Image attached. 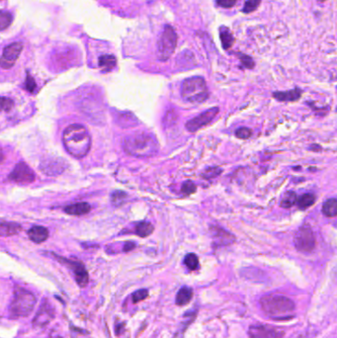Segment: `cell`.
I'll return each instance as SVG.
<instances>
[{"mask_svg": "<svg viewBox=\"0 0 337 338\" xmlns=\"http://www.w3.org/2000/svg\"><path fill=\"white\" fill-rule=\"evenodd\" d=\"M63 142L67 151L75 158H83L91 148L90 134L80 124H72L65 130Z\"/></svg>", "mask_w": 337, "mask_h": 338, "instance_id": "cell-1", "label": "cell"}, {"mask_svg": "<svg viewBox=\"0 0 337 338\" xmlns=\"http://www.w3.org/2000/svg\"><path fill=\"white\" fill-rule=\"evenodd\" d=\"M124 149L128 154L135 157H150L158 152V142L152 135L139 133L125 138Z\"/></svg>", "mask_w": 337, "mask_h": 338, "instance_id": "cell-2", "label": "cell"}, {"mask_svg": "<svg viewBox=\"0 0 337 338\" xmlns=\"http://www.w3.org/2000/svg\"><path fill=\"white\" fill-rule=\"evenodd\" d=\"M262 310L274 319H288L295 310L294 302L282 295H267L261 298Z\"/></svg>", "mask_w": 337, "mask_h": 338, "instance_id": "cell-3", "label": "cell"}, {"mask_svg": "<svg viewBox=\"0 0 337 338\" xmlns=\"http://www.w3.org/2000/svg\"><path fill=\"white\" fill-rule=\"evenodd\" d=\"M181 95L185 101L193 104L206 101L209 97V90L205 79L200 76L187 78L182 83Z\"/></svg>", "mask_w": 337, "mask_h": 338, "instance_id": "cell-4", "label": "cell"}, {"mask_svg": "<svg viewBox=\"0 0 337 338\" xmlns=\"http://www.w3.org/2000/svg\"><path fill=\"white\" fill-rule=\"evenodd\" d=\"M35 304V296L31 292L18 287L14 292V297L10 304V312L17 317L28 316L34 309Z\"/></svg>", "mask_w": 337, "mask_h": 338, "instance_id": "cell-5", "label": "cell"}, {"mask_svg": "<svg viewBox=\"0 0 337 338\" xmlns=\"http://www.w3.org/2000/svg\"><path fill=\"white\" fill-rule=\"evenodd\" d=\"M177 35L171 26H166L158 42V57L160 61H167L176 48Z\"/></svg>", "mask_w": 337, "mask_h": 338, "instance_id": "cell-6", "label": "cell"}, {"mask_svg": "<svg viewBox=\"0 0 337 338\" xmlns=\"http://www.w3.org/2000/svg\"><path fill=\"white\" fill-rule=\"evenodd\" d=\"M294 243L297 250L302 253H310L314 250L316 239L311 228L308 225H303L296 232Z\"/></svg>", "mask_w": 337, "mask_h": 338, "instance_id": "cell-7", "label": "cell"}, {"mask_svg": "<svg viewBox=\"0 0 337 338\" xmlns=\"http://www.w3.org/2000/svg\"><path fill=\"white\" fill-rule=\"evenodd\" d=\"M54 256L56 259H58V261H60L61 263H63L64 265H66L67 268H69L72 271L74 275V279L79 287L84 288L88 284V280H89L88 272L86 271L85 266L82 262L78 260H72V259L60 257L59 255H56V254H54Z\"/></svg>", "mask_w": 337, "mask_h": 338, "instance_id": "cell-8", "label": "cell"}, {"mask_svg": "<svg viewBox=\"0 0 337 338\" xmlns=\"http://www.w3.org/2000/svg\"><path fill=\"white\" fill-rule=\"evenodd\" d=\"M250 338H283L285 331L272 325L254 324L248 329Z\"/></svg>", "mask_w": 337, "mask_h": 338, "instance_id": "cell-9", "label": "cell"}, {"mask_svg": "<svg viewBox=\"0 0 337 338\" xmlns=\"http://www.w3.org/2000/svg\"><path fill=\"white\" fill-rule=\"evenodd\" d=\"M219 111L220 110L218 107H213L211 109H208L207 111L201 113L199 116H196L195 118L188 121L186 123V129L191 133L197 132L201 128L210 124L216 118Z\"/></svg>", "mask_w": 337, "mask_h": 338, "instance_id": "cell-10", "label": "cell"}, {"mask_svg": "<svg viewBox=\"0 0 337 338\" xmlns=\"http://www.w3.org/2000/svg\"><path fill=\"white\" fill-rule=\"evenodd\" d=\"M8 178L9 180L17 183L29 184L35 181V173L26 163L20 162L16 164Z\"/></svg>", "mask_w": 337, "mask_h": 338, "instance_id": "cell-11", "label": "cell"}, {"mask_svg": "<svg viewBox=\"0 0 337 338\" xmlns=\"http://www.w3.org/2000/svg\"><path fill=\"white\" fill-rule=\"evenodd\" d=\"M22 50H23L22 43H12L9 46H7L3 50V54L1 57V68L3 69L11 68L15 65L16 61L18 60Z\"/></svg>", "mask_w": 337, "mask_h": 338, "instance_id": "cell-12", "label": "cell"}, {"mask_svg": "<svg viewBox=\"0 0 337 338\" xmlns=\"http://www.w3.org/2000/svg\"><path fill=\"white\" fill-rule=\"evenodd\" d=\"M54 314L55 312L51 304L48 302H44L33 320L34 326L36 327L46 326L54 318Z\"/></svg>", "mask_w": 337, "mask_h": 338, "instance_id": "cell-13", "label": "cell"}, {"mask_svg": "<svg viewBox=\"0 0 337 338\" xmlns=\"http://www.w3.org/2000/svg\"><path fill=\"white\" fill-rule=\"evenodd\" d=\"M29 238L35 243H42L49 237V231L41 226H35L28 231Z\"/></svg>", "mask_w": 337, "mask_h": 338, "instance_id": "cell-14", "label": "cell"}, {"mask_svg": "<svg viewBox=\"0 0 337 338\" xmlns=\"http://www.w3.org/2000/svg\"><path fill=\"white\" fill-rule=\"evenodd\" d=\"M273 96L275 99L282 101V102H291V101H296L299 100L300 97L302 96V90L299 88H295L293 90L289 91H279V92H274Z\"/></svg>", "mask_w": 337, "mask_h": 338, "instance_id": "cell-15", "label": "cell"}, {"mask_svg": "<svg viewBox=\"0 0 337 338\" xmlns=\"http://www.w3.org/2000/svg\"><path fill=\"white\" fill-rule=\"evenodd\" d=\"M91 207L88 203L85 202H80V203H76L73 205H69L67 206L65 208V212L67 215H71V216H83L86 215L90 212Z\"/></svg>", "mask_w": 337, "mask_h": 338, "instance_id": "cell-16", "label": "cell"}, {"mask_svg": "<svg viewBox=\"0 0 337 338\" xmlns=\"http://www.w3.org/2000/svg\"><path fill=\"white\" fill-rule=\"evenodd\" d=\"M213 237L220 244H231L236 239L235 236L219 227L213 228Z\"/></svg>", "mask_w": 337, "mask_h": 338, "instance_id": "cell-17", "label": "cell"}, {"mask_svg": "<svg viewBox=\"0 0 337 338\" xmlns=\"http://www.w3.org/2000/svg\"><path fill=\"white\" fill-rule=\"evenodd\" d=\"M193 298V290L189 287H182L176 295V304L177 305H186L188 304Z\"/></svg>", "mask_w": 337, "mask_h": 338, "instance_id": "cell-18", "label": "cell"}, {"mask_svg": "<svg viewBox=\"0 0 337 338\" xmlns=\"http://www.w3.org/2000/svg\"><path fill=\"white\" fill-rule=\"evenodd\" d=\"M322 214L328 218L337 217V199L331 198L326 200L322 205Z\"/></svg>", "mask_w": 337, "mask_h": 338, "instance_id": "cell-19", "label": "cell"}, {"mask_svg": "<svg viewBox=\"0 0 337 338\" xmlns=\"http://www.w3.org/2000/svg\"><path fill=\"white\" fill-rule=\"evenodd\" d=\"M220 36H221V42H222L223 48L225 50L231 49L235 43V39H234V36L231 33V31L228 28L223 27V28H221Z\"/></svg>", "mask_w": 337, "mask_h": 338, "instance_id": "cell-20", "label": "cell"}, {"mask_svg": "<svg viewBox=\"0 0 337 338\" xmlns=\"http://www.w3.org/2000/svg\"><path fill=\"white\" fill-rule=\"evenodd\" d=\"M117 61L114 56L111 55H105L99 58V67L104 71H110L116 67Z\"/></svg>", "mask_w": 337, "mask_h": 338, "instance_id": "cell-21", "label": "cell"}, {"mask_svg": "<svg viewBox=\"0 0 337 338\" xmlns=\"http://www.w3.org/2000/svg\"><path fill=\"white\" fill-rule=\"evenodd\" d=\"M1 235L3 237H9V236H13L18 234V232L21 230V227L18 224H14V223H6L4 221H2L1 223Z\"/></svg>", "mask_w": 337, "mask_h": 338, "instance_id": "cell-22", "label": "cell"}, {"mask_svg": "<svg viewBox=\"0 0 337 338\" xmlns=\"http://www.w3.org/2000/svg\"><path fill=\"white\" fill-rule=\"evenodd\" d=\"M153 230L154 228L150 223L140 222L135 226V235L140 237H146L152 234Z\"/></svg>", "mask_w": 337, "mask_h": 338, "instance_id": "cell-23", "label": "cell"}, {"mask_svg": "<svg viewBox=\"0 0 337 338\" xmlns=\"http://www.w3.org/2000/svg\"><path fill=\"white\" fill-rule=\"evenodd\" d=\"M297 201H298V197H297L296 193L293 191H289V192H286L284 194V196L282 197L280 205L282 208L289 209V208L293 207L297 203Z\"/></svg>", "mask_w": 337, "mask_h": 338, "instance_id": "cell-24", "label": "cell"}, {"mask_svg": "<svg viewBox=\"0 0 337 338\" xmlns=\"http://www.w3.org/2000/svg\"><path fill=\"white\" fill-rule=\"evenodd\" d=\"M315 202V197L312 194H304L303 196H301L300 198H298L297 201V205L300 209L302 210H305L307 208H309L310 206H312Z\"/></svg>", "mask_w": 337, "mask_h": 338, "instance_id": "cell-25", "label": "cell"}, {"mask_svg": "<svg viewBox=\"0 0 337 338\" xmlns=\"http://www.w3.org/2000/svg\"><path fill=\"white\" fill-rule=\"evenodd\" d=\"M184 264L186 265V267L189 270L194 271V270H197L199 268V259H198L196 254L189 253L184 258Z\"/></svg>", "mask_w": 337, "mask_h": 338, "instance_id": "cell-26", "label": "cell"}, {"mask_svg": "<svg viewBox=\"0 0 337 338\" xmlns=\"http://www.w3.org/2000/svg\"><path fill=\"white\" fill-rule=\"evenodd\" d=\"M261 3V0H246L242 11L244 13H251L255 11Z\"/></svg>", "mask_w": 337, "mask_h": 338, "instance_id": "cell-27", "label": "cell"}, {"mask_svg": "<svg viewBox=\"0 0 337 338\" xmlns=\"http://www.w3.org/2000/svg\"><path fill=\"white\" fill-rule=\"evenodd\" d=\"M12 22V15L8 12H2L0 15V28L2 31H4L6 28L10 26Z\"/></svg>", "mask_w": 337, "mask_h": 338, "instance_id": "cell-28", "label": "cell"}, {"mask_svg": "<svg viewBox=\"0 0 337 338\" xmlns=\"http://www.w3.org/2000/svg\"><path fill=\"white\" fill-rule=\"evenodd\" d=\"M147 296H148L147 290L141 289V290H137L136 292H135V293L132 295V299H133L134 304H137L138 302H141V301H143L144 299H146Z\"/></svg>", "mask_w": 337, "mask_h": 338, "instance_id": "cell-29", "label": "cell"}, {"mask_svg": "<svg viewBox=\"0 0 337 338\" xmlns=\"http://www.w3.org/2000/svg\"><path fill=\"white\" fill-rule=\"evenodd\" d=\"M126 198H127L126 193H124L122 191H117V192L113 193V195H112V202L115 206H121L125 202Z\"/></svg>", "mask_w": 337, "mask_h": 338, "instance_id": "cell-30", "label": "cell"}, {"mask_svg": "<svg viewBox=\"0 0 337 338\" xmlns=\"http://www.w3.org/2000/svg\"><path fill=\"white\" fill-rule=\"evenodd\" d=\"M252 135V130L249 129V128H246V127H242V128H239L236 130V137L238 138H242V139H247L251 136Z\"/></svg>", "mask_w": 337, "mask_h": 338, "instance_id": "cell-31", "label": "cell"}, {"mask_svg": "<svg viewBox=\"0 0 337 338\" xmlns=\"http://www.w3.org/2000/svg\"><path fill=\"white\" fill-rule=\"evenodd\" d=\"M238 58H239L241 64L243 65L244 68H250V69L254 68L255 64H254V62H253V60H252L251 57H249V56H247V55H244V54H238Z\"/></svg>", "mask_w": 337, "mask_h": 338, "instance_id": "cell-32", "label": "cell"}, {"mask_svg": "<svg viewBox=\"0 0 337 338\" xmlns=\"http://www.w3.org/2000/svg\"><path fill=\"white\" fill-rule=\"evenodd\" d=\"M196 185L188 180V181H185L182 185V192L185 194V195H190V194H193L195 191H196Z\"/></svg>", "mask_w": 337, "mask_h": 338, "instance_id": "cell-33", "label": "cell"}, {"mask_svg": "<svg viewBox=\"0 0 337 338\" xmlns=\"http://www.w3.org/2000/svg\"><path fill=\"white\" fill-rule=\"evenodd\" d=\"M222 173V169L218 168V167H214V168H209L205 171V173L203 174L204 178H214L217 177L218 175H220Z\"/></svg>", "mask_w": 337, "mask_h": 338, "instance_id": "cell-34", "label": "cell"}, {"mask_svg": "<svg viewBox=\"0 0 337 338\" xmlns=\"http://www.w3.org/2000/svg\"><path fill=\"white\" fill-rule=\"evenodd\" d=\"M14 106V101L10 98H6V97H2L1 99V109L2 111H10Z\"/></svg>", "mask_w": 337, "mask_h": 338, "instance_id": "cell-35", "label": "cell"}, {"mask_svg": "<svg viewBox=\"0 0 337 338\" xmlns=\"http://www.w3.org/2000/svg\"><path fill=\"white\" fill-rule=\"evenodd\" d=\"M236 3V0H217V4L223 8H232Z\"/></svg>", "mask_w": 337, "mask_h": 338, "instance_id": "cell-36", "label": "cell"}, {"mask_svg": "<svg viewBox=\"0 0 337 338\" xmlns=\"http://www.w3.org/2000/svg\"><path fill=\"white\" fill-rule=\"evenodd\" d=\"M25 86H26V89H27L29 92H34V90L36 89V86H37V85H36V82H35V80H34V78H33L32 76H30V75L27 76Z\"/></svg>", "mask_w": 337, "mask_h": 338, "instance_id": "cell-37", "label": "cell"}, {"mask_svg": "<svg viewBox=\"0 0 337 338\" xmlns=\"http://www.w3.org/2000/svg\"><path fill=\"white\" fill-rule=\"evenodd\" d=\"M187 326H188V325L184 326L183 328L181 327V328L174 334V336H173L172 338H183V335H184V332H185V329H186Z\"/></svg>", "mask_w": 337, "mask_h": 338, "instance_id": "cell-38", "label": "cell"}, {"mask_svg": "<svg viewBox=\"0 0 337 338\" xmlns=\"http://www.w3.org/2000/svg\"><path fill=\"white\" fill-rule=\"evenodd\" d=\"M135 246V244L134 242L129 241V242H127V243L125 244V246H124V251H130V250L134 249Z\"/></svg>", "mask_w": 337, "mask_h": 338, "instance_id": "cell-39", "label": "cell"}, {"mask_svg": "<svg viewBox=\"0 0 337 338\" xmlns=\"http://www.w3.org/2000/svg\"><path fill=\"white\" fill-rule=\"evenodd\" d=\"M318 1L319 2H324V1H326V0H318Z\"/></svg>", "mask_w": 337, "mask_h": 338, "instance_id": "cell-40", "label": "cell"}, {"mask_svg": "<svg viewBox=\"0 0 337 338\" xmlns=\"http://www.w3.org/2000/svg\"><path fill=\"white\" fill-rule=\"evenodd\" d=\"M50 338H52V337H50ZM53 338H61V337H58V336H56V337H53Z\"/></svg>", "mask_w": 337, "mask_h": 338, "instance_id": "cell-41", "label": "cell"}]
</instances>
